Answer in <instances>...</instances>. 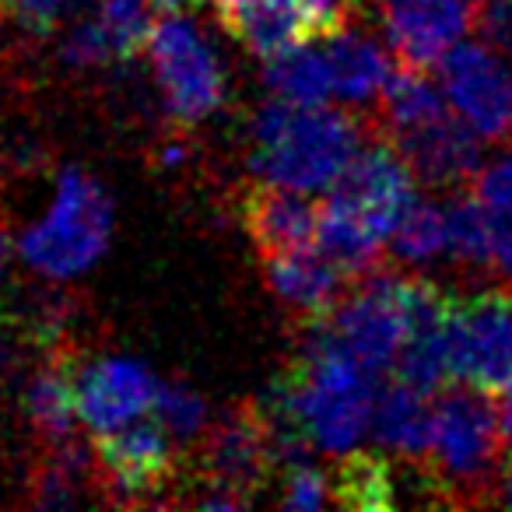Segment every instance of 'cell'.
I'll list each match as a JSON object with an SVG mask.
<instances>
[{
	"label": "cell",
	"instance_id": "cell-1",
	"mask_svg": "<svg viewBox=\"0 0 512 512\" xmlns=\"http://www.w3.org/2000/svg\"><path fill=\"white\" fill-rule=\"evenodd\" d=\"M414 169L393 137H376L358 148L348 169L330 186L320 207L316 246L351 281L376 271L397 221L414 204Z\"/></svg>",
	"mask_w": 512,
	"mask_h": 512
},
{
	"label": "cell",
	"instance_id": "cell-2",
	"mask_svg": "<svg viewBox=\"0 0 512 512\" xmlns=\"http://www.w3.org/2000/svg\"><path fill=\"white\" fill-rule=\"evenodd\" d=\"M249 137V165L256 176L302 193L330 190L365 144L362 123L351 113L330 106H292L285 99H271L256 109Z\"/></svg>",
	"mask_w": 512,
	"mask_h": 512
},
{
	"label": "cell",
	"instance_id": "cell-3",
	"mask_svg": "<svg viewBox=\"0 0 512 512\" xmlns=\"http://www.w3.org/2000/svg\"><path fill=\"white\" fill-rule=\"evenodd\" d=\"M113 235V197L85 169H67L50 211L22 235V256L43 278L67 281L92 271Z\"/></svg>",
	"mask_w": 512,
	"mask_h": 512
},
{
	"label": "cell",
	"instance_id": "cell-4",
	"mask_svg": "<svg viewBox=\"0 0 512 512\" xmlns=\"http://www.w3.org/2000/svg\"><path fill=\"white\" fill-rule=\"evenodd\" d=\"M484 390H449L435 404L432 481L456 502H477L488 495L502 453V418Z\"/></svg>",
	"mask_w": 512,
	"mask_h": 512
},
{
	"label": "cell",
	"instance_id": "cell-5",
	"mask_svg": "<svg viewBox=\"0 0 512 512\" xmlns=\"http://www.w3.org/2000/svg\"><path fill=\"white\" fill-rule=\"evenodd\" d=\"M316 330L351 362L372 376L397 369V358L407 344V278L397 274H365L362 285L348 288L330 313L313 316Z\"/></svg>",
	"mask_w": 512,
	"mask_h": 512
},
{
	"label": "cell",
	"instance_id": "cell-6",
	"mask_svg": "<svg viewBox=\"0 0 512 512\" xmlns=\"http://www.w3.org/2000/svg\"><path fill=\"white\" fill-rule=\"evenodd\" d=\"M274 463V439L260 404H242L228 411L200 442V491L193 502L200 509H242L256 502Z\"/></svg>",
	"mask_w": 512,
	"mask_h": 512
},
{
	"label": "cell",
	"instance_id": "cell-7",
	"mask_svg": "<svg viewBox=\"0 0 512 512\" xmlns=\"http://www.w3.org/2000/svg\"><path fill=\"white\" fill-rule=\"evenodd\" d=\"M151 67L169 116L179 127H197L211 113H218L228 92L225 67L211 50L197 25L172 15L155 25L151 36Z\"/></svg>",
	"mask_w": 512,
	"mask_h": 512
},
{
	"label": "cell",
	"instance_id": "cell-8",
	"mask_svg": "<svg viewBox=\"0 0 512 512\" xmlns=\"http://www.w3.org/2000/svg\"><path fill=\"white\" fill-rule=\"evenodd\" d=\"M453 376L484 393H498L512 379V295L484 288L453 299L449 316Z\"/></svg>",
	"mask_w": 512,
	"mask_h": 512
},
{
	"label": "cell",
	"instance_id": "cell-9",
	"mask_svg": "<svg viewBox=\"0 0 512 512\" xmlns=\"http://www.w3.org/2000/svg\"><path fill=\"white\" fill-rule=\"evenodd\" d=\"M176 435L158 418L130 421L116 432H102L95 442L99 474L116 505H151L162 502L158 491L176 484Z\"/></svg>",
	"mask_w": 512,
	"mask_h": 512
},
{
	"label": "cell",
	"instance_id": "cell-10",
	"mask_svg": "<svg viewBox=\"0 0 512 512\" xmlns=\"http://www.w3.org/2000/svg\"><path fill=\"white\" fill-rule=\"evenodd\" d=\"M446 99L484 141H498L512 127V78L498 50L481 43H456L442 57Z\"/></svg>",
	"mask_w": 512,
	"mask_h": 512
},
{
	"label": "cell",
	"instance_id": "cell-11",
	"mask_svg": "<svg viewBox=\"0 0 512 512\" xmlns=\"http://www.w3.org/2000/svg\"><path fill=\"white\" fill-rule=\"evenodd\" d=\"M474 11V0H386V43L404 67L432 71L470 29Z\"/></svg>",
	"mask_w": 512,
	"mask_h": 512
},
{
	"label": "cell",
	"instance_id": "cell-12",
	"mask_svg": "<svg viewBox=\"0 0 512 512\" xmlns=\"http://www.w3.org/2000/svg\"><path fill=\"white\" fill-rule=\"evenodd\" d=\"M78 414L92 432H116L155 407L158 379L134 358H95L74 369Z\"/></svg>",
	"mask_w": 512,
	"mask_h": 512
},
{
	"label": "cell",
	"instance_id": "cell-13",
	"mask_svg": "<svg viewBox=\"0 0 512 512\" xmlns=\"http://www.w3.org/2000/svg\"><path fill=\"white\" fill-rule=\"evenodd\" d=\"M407 344L397 358V379L421 393H439L453 376L449 358V316L453 299L425 278H407Z\"/></svg>",
	"mask_w": 512,
	"mask_h": 512
},
{
	"label": "cell",
	"instance_id": "cell-14",
	"mask_svg": "<svg viewBox=\"0 0 512 512\" xmlns=\"http://www.w3.org/2000/svg\"><path fill=\"white\" fill-rule=\"evenodd\" d=\"M242 225L260 256L299 253L316 249L320 239V207L302 190H288L278 183L253 186L242 197Z\"/></svg>",
	"mask_w": 512,
	"mask_h": 512
},
{
	"label": "cell",
	"instance_id": "cell-15",
	"mask_svg": "<svg viewBox=\"0 0 512 512\" xmlns=\"http://www.w3.org/2000/svg\"><path fill=\"white\" fill-rule=\"evenodd\" d=\"M400 155L414 169V176L435 190H449L481 172V134L460 113H446L411 134L393 137Z\"/></svg>",
	"mask_w": 512,
	"mask_h": 512
},
{
	"label": "cell",
	"instance_id": "cell-16",
	"mask_svg": "<svg viewBox=\"0 0 512 512\" xmlns=\"http://www.w3.org/2000/svg\"><path fill=\"white\" fill-rule=\"evenodd\" d=\"M218 22L260 60L281 57L295 46L320 39L309 0H246Z\"/></svg>",
	"mask_w": 512,
	"mask_h": 512
},
{
	"label": "cell",
	"instance_id": "cell-17",
	"mask_svg": "<svg viewBox=\"0 0 512 512\" xmlns=\"http://www.w3.org/2000/svg\"><path fill=\"white\" fill-rule=\"evenodd\" d=\"M264 271L271 292L285 302L292 313L302 316H323L344 299V285L348 274L330 260L327 253H313V249H299V253H278L264 256Z\"/></svg>",
	"mask_w": 512,
	"mask_h": 512
},
{
	"label": "cell",
	"instance_id": "cell-18",
	"mask_svg": "<svg viewBox=\"0 0 512 512\" xmlns=\"http://www.w3.org/2000/svg\"><path fill=\"white\" fill-rule=\"evenodd\" d=\"M372 432H376L379 446L390 453L404 456V460H425L432 453L435 435V407L428 404V393L414 390L400 379L379 390Z\"/></svg>",
	"mask_w": 512,
	"mask_h": 512
},
{
	"label": "cell",
	"instance_id": "cell-19",
	"mask_svg": "<svg viewBox=\"0 0 512 512\" xmlns=\"http://www.w3.org/2000/svg\"><path fill=\"white\" fill-rule=\"evenodd\" d=\"M330 71H334V92L337 99L362 106L386 92L390 81V57L372 36L358 29H344L327 39Z\"/></svg>",
	"mask_w": 512,
	"mask_h": 512
},
{
	"label": "cell",
	"instance_id": "cell-20",
	"mask_svg": "<svg viewBox=\"0 0 512 512\" xmlns=\"http://www.w3.org/2000/svg\"><path fill=\"white\" fill-rule=\"evenodd\" d=\"M25 414L32 428L50 439H67L74 435L78 414V386H74V365L67 355H53L25 386Z\"/></svg>",
	"mask_w": 512,
	"mask_h": 512
},
{
	"label": "cell",
	"instance_id": "cell-21",
	"mask_svg": "<svg viewBox=\"0 0 512 512\" xmlns=\"http://www.w3.org/2000/svg\"><path fill=\"white\" fill-rule=\"evenodd\" d=\"M95 453H88L74 435L50 439L39 456V467L32 474V505L39 509H67L78 505L95 470Z\"/></svg>",
	"mask_w": 512,
	"mask_h": 512
},
{
	"label": "cell",
	"instance_id": "cell-22",
	"mask_svg": "<svg viewBox=\"0 0 512 512\" xmlns=\"http://www.w3.org/2000/svg\"><path fill=\"white\" fill-rule=\"evenodd\" d=\"M264 85L274 99H285L292 106H327L334 99V71H330L327 46H295L281 57L264 60Z\"/></svg>",
	"mask_w": 512,
	"mask_h": 512
},
{
	"label": "cell",
	"instance_id": "cell-23",
	"mask_svg": "<svg viewBox=\"0 0 512 512\" xmlns=\"http://www.w3.org/2000/svg\"><path fill=\"white\" fill-rule=\"evenodd\" d=\"M330 502L341 509L383 512L397 505V484H393L390 463L365 449H348L330 474Z\"/></svg>",
	"mask_w": 512,
	"mask_h": 512
},
{
	"label": "cell",
	"instance_id": "cell-24",
	"mask_svg": "<svg viewBox=\"0 0 512 512\" xmlns=\"http://www.w3.org/2000/svg\"><path fill=\"white\" fill-rule=\"evenodd\" d=\"M449 113L446 88H435L425 78V71H414V67H400L397 74H390L383 92V116L390 137L411 134L428 123L442 120Z\"/></svg>",
	"mask_w": 512,
	"mask_h": 512
},
{
	"label": "cell",
	"instance_id": "cell-25",
	"mask_svg": "<svg viewBox=\"0 0 512 512\" xmlns=\"http://www.w3.org/2000/svg\"><path fill=\"white\" fill-rule=\"evenodd\" d=\"M491 232V271L512 281V151L498 155L477 172L474 186Z\"/></svg>",
	"mask_w": 512,
	"mask_h": 512
},
{
	"label": "cell",
	"instance_id": "cell-26",
	"mask_svg": "<svg viewBox=\"0 0 512 512\" xmlns=\"http://www.w3.org/2000/svg\"><path fill=\"white\" fill-rule=\"evenodd\" d=\"M390 249L404 264H432L442 253H449L446 207L432 204V200H414L393 228Z\"/></svg>",
	"mask_w": 512,
	"mask_h": 512
},
{
	"label": "cell",
	"instance_id": "cell-27",
	"mask_svg": "<svg viewBox=\"0 0 512 512\" xmlns=\"http://www.w3.org/2000/svg\"><path fill=\"white\" fill-rule=\"evenodd\" d=\"M148 0H99L95 4V22H99L102 36H106L109 50H113L116 64H130L151 46L155 36V22H151Z\"/></svg>",
	"mask_w": 512,
	"mask_h": 512
},
{
	"label": "cell",
	"instance_id": "cell-28",
	"mask_svg": "<svg viewBox=\"0 0 512 512\" xmlns=\"http://www.w3.org/2000/svg\"><path fill=\"white\" fill-rule=\"evenodd\" d=\"M449 256L463 267H491V232L477 193H460L446 204Z\"/></svg>",
	"mask_w": 512,
	"mask_h": 512
},
{
	"label": "cell",
	"instance_id": "cell-29",
	"mask_svg": "<svg viewBox=\"0 0 512 512\" xmlns=\"http://www.w3.org/2000/svg\"><path fill=\"white\" fill-rule=\"evenodd\" d=\"M158 421L176 435L179 442H190L197 435L207 432V407L204 400L197 397L193 390L179 383H162L158 386V397H155V407H151Z\"/></svg>",
	"mask_w": 512,
	"mask_h": 512
},
{
	"label": "cell",
	"instance_id": "cell-30",
	"mask_svg": "<svg viewBox=\"0 0 512 512\" xmlns=\"http://www.w3.org/2000/svg\"><path fill=\"white\" fill-rule=\"evenodd\" d=\"M60 60H64L71 71H95V67L113 64V50H109L95 15L78 18V22L67 29L64 43H60Z\"/></svg>",
	"mask_w": 512,
	"mask_h": 512
},
{
	"label": "cell",
	"instance_id": "cell-31",
	"mask_svg": "<svg viewBox=\"0 0 512 512\" xmlns=\"http://www.w3.org/2000/svg\"><path fill=\"white\" fill-rule=\"evenodd\" d=\"M278 502L285 509H320V505H330V477H323L313 463H295V467L285 470Z\"/></svg>",
	"mask_w": 512,
	"mask_h": 512
},
{
	"label": "cell",
	"instance_id": "cell-32",
	"mask_svg": "<svg viewBox=\"0 0 512 512\" xmlns=\"http://www.w3.org/2000/svg\"><path fill=\"white\" fill-rule=\"evenodd\" d=\"M474 25L491 50L512 57V0H477Z\"/></svg>",
	"mask_w": 512,
	"mask_h": 512
},
{
	"label": "cell",
	"instance_id": "cell-33",
	"mask_svg": "<svg viewBox=\"0 0 512 512\" xmlns=\"http://www.w3.org/2000/svg\"><path fill=\"white\" fill-rule=\"evenodd\" d=\"M67 4H74V0H11L18 25H25L32 36H46L60 22Z\"/></svg>",
	"mask_w": 512,
	"mask_h": 512
},
{
	"label": "cell",
	"instance_id": "cell-34",
	"mask_svg": "<svg viewBox=\"0 0 512 512\" xmlns=\"http://www.w3.org/2000/svg\"><path fill=\"white\" fill-rule=\"evenodd\" d=\"M18 369V341L11 337V330L0 327V379L11 376Z\"/></svg>",
	"mask_w": 512,
	"mask_h": 512
},
{
	"label": "cell",
	"instance_id": "cell-35",
	"mask_svg": "<svg viewBox=\"0 0 512 512\" xmlns=\"http://www.w3.org/2000/svg\"><path fill=\"white\" fill-rule=\"evenodd\" d=\"M498 418H502V432L512 442V379L498 390Z\"/></svg>",
	"mask_w": 512,
	"mask_h": 512
},
{
	"label": "cell",
	"instance_id": "cell-36",
	"mask_svg": "<svg viewBox=\"0 0 512 512\" xmlns=\"http://www.w3.org/2000/svg\"><path fill=\"white\" fill-rule=\"evenodd\" d=\"M151 8L162 11V15H190V11H197L204 0H148Z\"/></svg>",
	"mask_w": 512,
	"mask_h": 512
},
{
	"label": "cell",
	"instance_id": "cell-37",
	"mask_svg": "<svg viewBox=\"0 0 512 512\" xmlns=\"http://www.w3.org/2000/svg\"><path fill=\"white\" fill-rule=\"evenodd\" d=\"M4 264H8V225L0 218V274H4Z\"/></svg>",
	"mask_w": 512,
	"mask_h": 512
},
{
	"label": "cell",
	"instance_id": "cell-38",
	"mask_svg": "<svg viewBox=\"0 0 512 512\" xmlns=\"http://www.w3.org/2000/svg\"><path fill=\"white\" fill-rule=\"evenodd\" d=\"M505 498H509V505H512V463H509V477H505Z\"/></svg>",
	"mask_w": 512,
	"mask_h": 512
},
{
	"label": "cell",
	"instance_id": "cell-39",
	"mask_svg": "<svg viewBox=\"0 0 512 512\" xmlns=\"http://www.w3.org/2000/svg\"><path fill=\"white\" fill-rule=\"evenodd\" d=\"M362 4H379V8H383V4H386V0H362Z\"/></svg>",
	"mask_w": 512,
	"mask_h": 512
},
{
	"label": "cell",
	"instance_id": "cell-40",
	"mask_svg": "<svg viewBox=\"0 0 512 512\" xmlns=\"http://www.w3.org/2000/svg\"><path fill=\"white\" fill-rule=\"evenodd\" d=\"M8 4H11V0H0V8H8Z\"/></svg>",
	"mask_w": 512,
	"mask_h": 512
},
{
	"label": "cell",
	"instance_id": "cell-41",
	"mask_svg": "<svg viewBox=\"0 0 512 512\" xmlns=\"http://www.w3.org/2000/svg\"><path fill=\"white\" fill-rule=\"evenodd\" d=\"M474 4H477V0H474Z\"/></svg>",
	"mask_w": 512,
	"mask_h": 512
}]
</instances>
